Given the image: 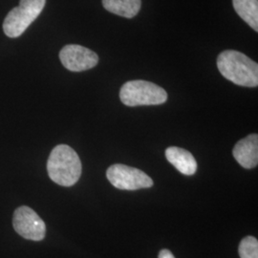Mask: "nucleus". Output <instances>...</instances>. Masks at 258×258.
Listing matches in <instances>:
<instances>
[{"mask_svg":"<svg viewBox=\"0 0 258 258\" xmlns=\"http://www.w3.org/2000/svg\"><path fill=\"white\" fill-rule=\"evenodd\" d=\"M46 0H20L18 7L11 10L3 22V31L11 38L19 37L40 15Z\"/></svg>","mask_w":258,"mask_h":258,"instance_id":"4","label":"nucleus"},{"mask_svg":"<svg viewBox=\"0 0 258 258\" xmlns=\"http://www.w3.org/2000/svg\"><path fill=\"white\" fill-rule=\"evenodd\" d=\"M166 160L182 174L186 176L195 174L197 163L189 151L184 148L170 147L166 148Z\"/></svg>","mask_w":258,"mask_h":258,"instance_id":"9","label":"nucleus"},{"mask_svg":"<svg viewBox=\"0 0 258 258\" xmlns=\"http://www.w3.org/2000/svg\"><path fill=\"white\" fill-rule=\"evenodd\" d=\"M121 102L130 107L142 105H159L167 100L165 89L147 81H130L124 83L120 91Z\"/></svg>","mask_w":258,"mask_h":258,"instance_id":"3","label":"nucleus"},{"mask_svg":"<svg viewBox=\"0 0 258 258\" xmlns=\"http://www.w3.org/2000/svg\"><path fill=\"white\" fill-rule=\"evenodd\" d=\"M232 4L240 18L258 32V0H232Z\"/></svg>","mask_w":258,"mask_h":258,"instance_id":"11","label":"nucleus"},{"mask_svg":"<svg viewBox=\"0 0 258 258\" xmlns=\"http://www.w3.org/2000/svg\"><path fill=\"white\" fill-rule=\"evenodd\" d=\"M232 154L240 166L246 169L254 168L258 165V136L250 134L240 140L234 146Z\"/></svg>","mask_w":258,"mask_h":258,"instance_id":"8","label":"nucleus"},{"mask_svg":"<svg viewBox=\"0 0 258 258\" xmlns=\"http://www.w3.org/2000/svg\"><path fill=\"white\" fill-rule=\"evenodd\" d=\"M217 67L222 76L231 83L257 87L258 64L249 56L234 50H226L217 57Z\"/></svg>","mask_w":258,"mask_h":258,"instance_id":"1","label":"nucleus"},{"mask_svg":"<svg viewBox=\"0 0 258 258\" xmlns=\"http://www.w3.org/2000/svg\"><path fill=\"white\" fill-rule=\"evenodd\" d=\"M240 258H258V241L253 236L241 240L238 248Z\"/></svg>","mask_w":258,"mask_h":258,"instance_id":"12","label":"nucleus"},{"mask_svg":"<svg viewBox=\"0 0 258 258\" xmlns=\"http://www.w3.org/2000/svg\"><path fill=\"white\" fill-rule=\"evenodd\" d=\"M15 231L23 238L41 241L46 234V225L39 215L31 208L22 206L16 210L13 218Z\"/></svg>","mask_w":258,"mask_h":258,"instance_id":"6","label":"nucleus"},{"mask_svg":"<svg viewBox=\"0 0 258 258\" xmlns=\"http://www.w3.org/2000/svg\"><path fill=\"white\" fill-rule=\"evenodd\" d=\"M158 258H175V256L169 249H164L159 252Z\"/></svg>","mask_w":258,"mask_h":258,"instance_id":"13","label":"nucleus"},{"mask_svg":"<svg viewBox=\"0 0 258 258\" xmlns=\"http://www.w3.org/2000/svg\"><path fill=\"white\" fill-rule=\"evenodd\" d=\"M47 171L55 184L72 186L82 175V162L71 147L58 145L51 151L48 158Z\"/></svg>","mask_w":258,"mask_h":258,"instance_id":"2","label":"nucleus"},{"mask_svg":"<svg viewBox=\"0 0 258 258\" xmlns=\"http://www.w3.org/2000/svg\"><path fill=\"white\" fill-rule=\"evenodd\" d=\"M104 9L114 15L132 19L138 15L142 1L141 0H102Z\"/></svg>","mask_w":258,"mask_h":258,"instance_id":"10","label":"nucleus"},{"mask_svg":"<svg viewBox=\"0 0 258 258\" xmlns=\"http://www.w3.org/2000/svg\"><path fill=\"white\" fill-rule=\"evenodd\" d=\"M59 59L69 71L83 72L92 69L99 62V55L86 47L69 44L59 52Z\"/></svg>","mask_w":258,"mask_h":258,"instance_id":"7","label":"nucleus"},{"mask_svg":"<svg viewBox=\"0 0 258 258\" xmlns=\"http://www.w3.org/2000/svg\"><path fill=\"white\" fill-rule=\"evenodd\" d=\"M106 177L115 187L122 190H137L153 185V180L144 171L121 164L108 167Z\"/></svg>","mask_w":258,"mask_h":258,"instance_id":"5","label":"nucleus"}]
</instances>
